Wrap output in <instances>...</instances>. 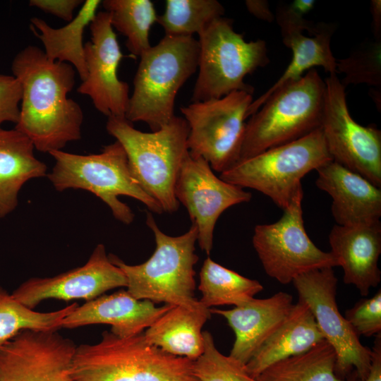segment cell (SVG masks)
I'll return each instance as SVG.
<instances>
[{
	"instance_id": "obj_1",
	"label": "cell",
	"mask_w": 381,
	"mask_h": 381,
	"mask_svg": "<svg viewBox=\"0 0 381 381\" xmlns=\"http://www.w3.org/2000/svg\"><path fill=\"white\" fill-rule=\"evenodd\" d=\"M11 70L22 90L15 128L42 152L61 150L68 143L80 140L83 111L68 96L75 85V68L51 61L42 49L29 45L14 56Z\"/></svg>"
},
{
	"instance_id": "obj_2",
	"label": "cell",
	"mask_w": 381,
	"mask_h": 381,
	"mask_svg": "<svg viewBox=\"0 0 381 381\" xmlns=\"http://www.w3.org/2000/svg\"><path fill=\"white\" fill-rule=\"evenodd\" d=\"M193 365L149 344L144 332L121 337L104 331L97 343L76 346L71 373L75 381H200Z\"/></svg>"
},
{
	"instance_id": "obj_3",
	"label": "cell",
	"mask_w": 381,
	"mask_h": 381,
	"mask_svg": "<svg viewBox=\"0 0 381 381\" xmlns=\"http://www.w3.org/2000/svg\"><path fill=\"white\" fill-rule=\"evenodd\" d=\"M106 128L123 146L131 173L143 190L164 212H176L175 184L188 153L189 127L185 119L174 116L159 130L147 133L135 129L125 117L109 116Z\"/></svg>"
},
{
	"instance_id": "obj_4",
	"label": "cell",
	"mask_w": 381,
	"mask_h": 381,
	"mask_svg": "<svg viewBox=\"0 0 381 381\" xmlns=\"http://www.w3.org/2000/svg\"><path fill=\"white\" fill-rule=\"evenodd\" d=\"M200 46L191 37L164 36L141 54L125 118L146 123L152 131L174 115L179 90L198 68Z\"/></svg>"
},
{
	"instance_id": "obj_5",
	"label": "cell",
	"mask_w": 381,
	"mask_h": 381,
	"mask_svg": "<svg viewBox=\"0 0 381 381\" xmlns=\"http://www.w3.org/2000/svg\"><path fill=\"white\" fill-rule=\"evenodd\" d=\"M146 224L153 232L156 245L147 260L131 265L109 254L126 277L127 291L138 300L195 307L199 303L195 296L194 266L198 261L195 226L191 224L183 234L171 236L160 230L151 212L146 214Z\"/></svg>"
},
{
	"instance_id": "obj_6",
	"label": "cell",
	"mask_w": 381,
	"mask_h": 381,
	"mask_svg": "<svg viewBox=\"0 0 381 381\" xmlns=\"http://www.w3.org/2000/svg\"><path fill=\"white\" fill-rule=\"evenodd\" d=\"M325 92L314 68L274 92L246 123L237 163L320 128Z\"/></svg>"
},
{
	"instance_id": "obj_7",
	"label": "cell",
	"mask_w": 381,
	"mask_h": 381,
	"mask_svg": "<svg viewBox=\"0 0 381 381\" xmlns=\"http://www.w3.org/2000/svg\"><path fill=\"white\" fill-rule=\"evenodd\" d=\"M49 154L55 164L47 176L56 190L73 188L90 191L107 205L116 219L125 224L132 223L134 214L120 201L121 195L138 200L151 212H164L160 205L133 177L126 153L119 141L105 145L98 154L77 155L62 150Z\"/></svg>"
},
{
	"instance_id": "obj_8",
	"label": "cell",
	"mask_w": 381,
	"mask_h": 381,
	"mask_svg": "<svg viewBox=\"0 0 381 381\" xmlns=\"http://www.w3.org/2000/svg\"><path fill=\"white\" fill-rule=\"evenodd\" d=\"M331 160L319 128L297 140L241 161L219 177L243 188L262 193L284 210L302 188V178Z\"/></svg>"
},
{
	"instance_id": "obj_9",
	"label": "cell",
	"mask_w": 381,
	"mask_h": 381,
	"mask_svg": "<svg viewBox=\"0 0 381 381\" xmlns=\"http://www.w3.org/2000/svg\"><path fill=\"white\" fill-rule=\"evenodd\" d=\"M232 20L221 17L199 35L198 75L191 102L219 99L235 91L251 94L254 87L244 78L270 63L265 41L246 42Z\"/></svg>"
},
{
	"instance_id": "obj_10",
	"label": "cell",
	"mask_w": 381,
	"mask_h": 381,
	"mask_svg": "<svg viewBox=\"0 0 381 381\" xmlns=\"http://www.w3.org/2000/svg\"><path fill=\"white\" fill-rule=\"evenodd\" d=\"M252 102L253 94L241 90L181 107L189 127V154L203 158L220 174L234 166L238 161L245 121Z\"/></svg>"
},
{
	"instance_id": "obj_11",
	"label": "cell",
	"mask_w": 381,
	"mask_h": 381,
	"mask_svg": "<svg viewBox=\"0 0 381 381\" xmlns=\"http://www.w3.org/2000/svg\"><path fill=\"white\" fill-rule=\"evenodd\" d=\"M303 198L301 188L277 222L254 229L252 242L265 272L282 284L308 272L337 266L332 254L321 250L308 237L303 224Z\"/></svg>"
},
{
	"instance_id": "obj_12",
	"label": "cell",
	"mask_w": 381,
	"mask_h": 381,
	"mask_svg": "<svg viewBox=\"0 0 381 381\" xmlns=\"http://www.w3.org/2000/svg\"><path fill=\"white\" fill-rule=\"evenodd\" d=\"M325 92L320 128L334 161L381 186V131L363 126L351 117L345 87L336 73L325 79Z\"/></svg>"
},
{
	"instance_id": "obj_13",
	"label": "cell",
	"mask_w": 381,
	"mask_h": 381,
	"mask_svg": "<svg viewBox=\"0 0 381 381\" xmlns=\"http://www.w3.org/2000/svg\"><path fill=\"white\" fill-rule=\"evenodd\" d=\"M292 282L298 299L309 306L325 340L334 350L337 375L344 378L355 369L361 381H365L371 366L372 351L361 344L339 312L336 301L337 279L333 268L308 272Z\"/></svg>"
},
{
	"instance_id": "obj_14",
	"label": "cell",
	"mask_w": 381,
	"mask_h": 381,
	"mask_svg": "<svg viewBox=\"0 0 381 381\" xmlns=\"http://www.w3.org/2000/svg\"><path fill=\"white\" fill-rule=\"evenodd\" d=\"M174 194L186 208L198 231L199 246L207 255L212 249L214 227L220 215L252 198L251 193L217 176L205 159L189 152L179 172Z\"/></svg>"
},
{
	"instance_id": "obj_15",
	"label": "cell",
	"mask_w": 381,
	"mask_h": 381,
	"mask_svg": "<svg viewBox=\"0 0 381 381\" xmlns=\"http://www.w3.org/2000/svg\"><path fill=\"white\" fill-rule=\"evenodd\" d=\"M76 346L57 330H23L0 346V381H75Z\"/></svg>"
},
{
	"instance_id": "obj_16",
	"label": "cell",
	"mask_w": 381,
	"mask_h": 381,
	"mask_svg": "<svg viewBox=\"0 0 381 381\" xmlns=\"http://www.w3.org/2000/svg\"><path fill=\"white\" fill-rule=\"evenodd\" d=\"M90 29L91 40L84 45L87 75L77 90L88 96L95 109L107 117H125L129 86L118 77L123 54L109 13L97 12Z\"/></svg>"
},
{
	"instance_id": "obj_17",
	"label": "cell",
	"mask_w": 381,
	"mask_h": 381,
	"mask_svg": "<svg viewBox=\"0 0 381 381\" xmlns=\"http://www.w3.org/2000/svg\"><path fill=\"white\" fill-rule=\"evenodd\" d=\"M126 286L124 273L111 261L105 246L100 243L84 265L52 277L30 278L12 295L20 303L33 309L47 299L89 301L109 290Z\"/></svg>"
},
{
	"instance_id": "obj_18",
	"label": "cell",
	"mask_w": 381,
	"mask_h": 381,
	"mask_svg": "<svg viewBox=\"0 0 381 381\" xmlns=\"http://www.w3.org/2000/svg\"><path fill=\"white\" fill-rule=\"evenodd\" d=\"M316 171L315 184L332 198V214L337 225L356 226L380 221V188L334 160Z\"/></svg>"
},
{
	"instance_id": "obj_19",
	"label": "cell",
	"mask_w": 381,
	"mask_h": 381,
	"mask_svg": "<svg viewBox=\"0 0 381 381\" xmlns=\"http://www.w3.org/2000/svg\"><path fill=\"white\" fill-rule=\"evenodd\" d=\"M171 306H157L150 301L135 298L127 290H120L78 306L63 319L61 327L107 324L112 333L127 337L143 332Z\"/></svg>"
},
{
	"instance_id": "obj_20",
	"label": "cell",
	"mask_w": 381,
	"mask_h": 381,
	"mask_svg": "<svg viewBox=\"0 0 381 381\" xmlns=\"http://www.w3.org/2000/svg\"><path fill=\"white\" fill-rule=\"evenodd\" d=\"M330 253L343 270V281L355 286L362 296L381 281L378 267L381 254V222L339 226L329 234Z\"/></svg>"
},
{
	"instance_id": "obj_21",
	"label": "cell",
	"mask_w": 381,
	"mask_h": 381,
	"mask_svg": "<svg viewBox=\"0 0 381 381\" xmlns=\"http://www.w3.org/2000/svg\"><path fill=\"white\" fill-rule=\"evenodd\" d=\"M293 305L291 295L279 291L266 298H253L230 310H210L224 317L234 332L229 356L246 365L282 325Z\"/></svg>"
},
{
	"instance_id": "obj_22",
	"label": "cell",
	"mask_w": 381,
	"mask_h": 381,
	"mask_svg": "<svg viewBox=\"0 0 381 381\" xmlns=\"http://www.w3.org/2000/svg\"><path fill=\"white\" fill-rule=\"evenodd\" d=\"M309 306L298 299L279 328L245 365L253 378L272 364L306 352L324 340Z\"/></svg>"
},
{
	"instance_id": "obj_23",
	"label": "cell",
	"mask_w": 381,
	"mask_h": 381,
	"mask_svg": "<svg viewBox=\"0 0 381 381\" xmlns=\"http://www.w3.org/2000/svg\"><path fill=\"white\" fill-rule=\"evenodd\" d=\"M211 313L200 301L193 308L172 306L144 331V336L166 353L195 361L204 351L202 329Z\"/></svg>"
},
{
	"instance_id": "obj_24",
	"label": "cell",
	"mask_w": 381,
	"mask_h": 381,
	"mask_svg": "<svg viewBox=\"0 0 381 381\" xmlns=\"http://www.w3.org/2000/svg\"><path fill=\"white\" fill-rule=\"evenodd\" d=\"M334 25L320 23L310 36L301 30L281 28L283 43L292 51V59L281 77L260 97L250 105L248 116L255 113L267 98L286 83L298 79L304 71L313 66H321L329 74L337 73L336 58L330 48Z\"/></svg>"
},
{
	"instance_id": "obj_25",
	"label": "cell",
	"mask_w": 381,
	"mask_h": 381,
	"mask_svg": "<svg viewBox=\"0 0 381 381\" xmlns=\"http://www.w3.org/2000/svg\"><path fill=\"white\" fill-rule=\"evenodd\" d=\"M34 149L27 135L0 126V218L16 208L27 181L47 175L46 164L35 157Z\"/></svg>"
},
{
	"instance_id": "obj_26",
	"label": "cell",
	"mask_w": 381,
	"mask_h": 381,
	"mask_svg": "<svg viewBox=\"0 0 381 381\" xmlns=\"http://www.w3.org/2000/svg\"><path fill=\"white\" fill-rule=\"evenodd\" d=\"M101 2L99 0L85 1L76 16L59 28L51 27L37 17L30 19V29L42 42L46 56L53 61L71 64L81 81L87 75L83 33L97 13Z\"/></svg>"
},
{
	"instance_id": "obj_27",
	"label": "cell",
	"mask_w": 381,
	"mask_h": 381,
	"mask_svg": "<svg viewBox=\"0 0 381 381\" xmlns=\"http://www.w3.org/2000/svg\"><path fill=\"white\" fill-rule=\"evenodd\" d=\"M199 299L206 307L241 306L263 290L258 280L247 278L207 257L199 273Z\"/></svg>"
},
{
	"instance_id": "obj_28",
	"label": "cell",
	"mask_w": 381,
	"mask_h": 381,
	"mask_svg": "<svg viewBox=\"0 0 381 381\" xmlns=\"http://www.w3.org/2000/svg\"><path fill=\"white\" fill-rule=\"evenodd\" d=\"M336 354L326 341L302 353L277 361L255 378L258 381H350L335 372Z\"/></svg>"
},
{
	"instance_id": "obj_29",
	"label": "cell",
	"mask_w": 381,
	"mask_h": 381,
	"mask_svg": "<svg viewBox=\"0 0 381 381\" xmlns=\"http://www.w3.org/2000/svg\"><path fill=\"white\" fill-rule=\"evenodd\" d=\"M101 4L111 26L126 37V47L133 55L140 56L151 47L149 33L158 16L151 1L104 0Z\"/></svg>"
},
{
	"instance_id": "obj_30",
	"label": "cell",
	"mask_w": 381,
	"mask_h": 381,
	"mask_svg": "<svg viewBox=\"0 0 381 381\" xmlns=\"http://www.w3.org/2000/svg\"><path fill=\"white\" fill-rule=\"evenodd\" d=\"M78 306L73 303L55 311L37 312L0 286V346L23 330H58L63 319Z\"/></svg>"
},
{
	"instance_id": "obj_31",
	"label": "cell",
	"mask_w": 381,
	"mask_h": 381,
	"mask_svg": "<svg viewBox=\"0 0 381 381\" xmlns=\"http://www.w3.org/2000/svg\"><path fill=\"white\" fill-rule=\"evenodd\" d=\"M225 9L216 0H167L165 11L157 23L166 36L199 35L212 21L223 17Z\"/></svg>"
},
{
	"instance_id": "obj_32",
	"label": "cell",
	"mask_w": 381,
	"mask_h": 381,
	"mask_svg": "<svg viewBox=\"0 0 381 381\" xmlns=\"http://www.w3.org/2000/svg\"><path fill=\"white\" fill-rule=\"evenodd\" d=\"M203 338L204 351L193 365V374L200 381H258L245 365L218 351L209 332H203Z\"/></svg>"
},
{
	"instance_id": "obj_33",
	"label": "cell",
	"mask_w": 381,
	"mask_h": 381,
	"mask_svg": "<svg viewBox=\"0 0 381 381\" xmlns=\"http://www.w3.org/2000/svg\"><path fill=\"white\" fill-rule=\"evenodd\" d=\"M337 72L345 74L341 81L346 87L350 84H366L381 89V41L361 45L348 57L336 59Z\"/></svg>"
},
{
	"instance_id": "obj_34",
	"label": "cell",
	"mask_w": 381,
	"mask_h": 381,
	"mask_svg": "<svg viewBox=\"0 0 381 381\" xmlns=\"http://www.w3.org/2000/svg\"><path fill=\"white\" fill-rule=\"evenodd\" d=\"M359 337H371L381 332V290L371 298L359 300L344 315Z\"/></svg>"
},
{
	"instance_id": "obj_35",
	"label": "cell",
	"mask_w": 381,
	"mask_h": 381,
	"mask_svg": "<svg viewBox=\"0 0 381 381\" xmlns=\"http://www.w3.org/2000/svg\"><path fill=\"white\" fill-rule=\"evenodd\" d=\"M21 95L20 83L13 75L0 74V126L6 122L16 124Z\"/></svg>"
},
{
	"instance_id": "obj_36",
	"label": "cell",
	"mask_w": 381,
	"mask_h": 381,
	"mask_svg": "<svg viewBox=\"0 0 381 381\" xmlns=\"http://www.w3.org/2000/svg\"><path fill=\"white\" fill-rule=\"evenodd\" d=\"M83 2L82 0H30L29 5L69 23L74 18L75 10Z\"/></svg>"
},
{
	"instance_id": "obj_37",
	"label": "cell",
	"mask_w": 381,
	"mask_h": 381,
	"mask_svg": "<svg viewBox=\"0 0 381 381\" xmlns=\"http://www.w3.org/2000/svg\"><path fill=\"white\" fill-rule=\"evenodd\" d=\"M245 4L249 13L260 20L272 23L275 19L266 0H246Z\"/></svg>"
},
{
	"instance_id": "obj_38",
	"label": "cell",
	"mask_w": 381,
	"mask_h": 381,
	"mask_svg": "<svg viewBox=\"0 0 381 381\" xmlns=\"http://www.w3.org/2000/svg\"><path fill=\"white\" fill-rule=\"evenodd\" d=\"M375 337L374 346L371 349V366L365 381H381V333Z\"/></svg>"
},
{
	"instance_id": "obj_39",
	"label": "cell",
	"mask_w": 381,
	"mask_h": 381,
	"mask_svg": "<svg viewBox=\"0 0 381 381\" xmlns=\"http://www.w3.org/2000/svg\"><path fill=\"white\" fill-rule=\"evenodd\" d=\"M372 30L375 41H381V1H370Z\"/></svg>"
},
{
	"instance_id": "obj_40",
	"label": "cell",
	"mask_w": 381,
	"mask_h": 381,
	"mask_svg": "<svg viewBox=\"0 0 381 381\" xmlns=\"http://www.w3.org/2000/svg\"><path fill=\"white\" fill-rule=\"evenodd\" d=\"M315 1L314 0H295L290 6L297 13L303 16L313 9Z\"/></svg>"
}]
</instances>
